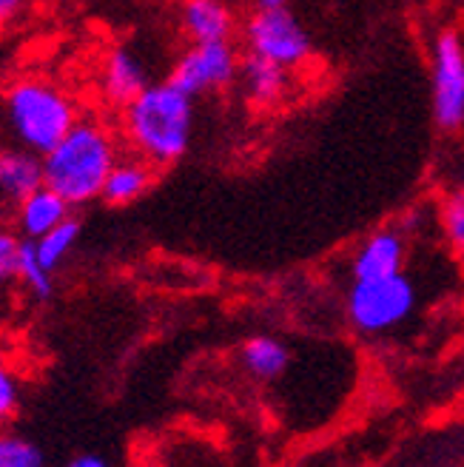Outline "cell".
Masks as SVG:
<instances>
[{"instance_id": "1", "label": "cell", "mask_w": 464, "mask_h": 467, "mask_svg": "<svg viewBox=\"0 0 464 467\" xmlns=\"http://www.w3.org/2000/svg\"><path fill=\"white\" fill-rule=\"evenodd\" d=\"M83 117L77 98L49 75H15L0 83V146L46 154Z\"/></svg>"}, {"instance_id": "2", "label": "cell", "mask_w": 464, "mask_h": 467, "mask_svg": "<svg viewBox=\"0 0 464 467\" xmlns=\"http://www.w3.org/2000/svg\"><path fill=\"white\" fill-rule=\"evenodd\" d=\"M197 123L194 98L171 80L149 83L118 114V129L129 154L160 171L180 162L191 149Z\"/></svg>"}, {"instance_id": "3", "label": "cell", "mask_w": 464, "mask_h": 467, "mask_svg": "<svg viewBox=\"0 0 464 467\" xmlns=\"http://www.w3.org/2000/svg\"><path fill=\"white\" fill-rule=\"evenodd\" d=\"M126 154L118 123L100 114H83L55 149L43 154L46 185L68 205H86L103 197V185Z\"/></svg>"}, {"instance_id": "4", "label": "cell", "mask_w": 464, "mask_h": 467, "mask_svg": "<svg viewBox=\"0 0 464 467\" xmlns=\"http://www.w3.org/2000/svg\"><path fill=\"white\" fill-rule=\"evenodd\" d=\"M345 311L359 334H387L416 311V283L405 271L379 279H354L345 296Z\"/></svg>"}, {"instance_id": "5", "label": "cell", "mask_w": 464, "mask_h": 467, "mask_svg": "<svg viewBox=\"0 0 464 467\" xmlns=\"http://www.w3.org/2000/svg\"><path fill=\"white\" fill-rule=\"evenodd\" d=\"M245 55H257L291 72H299L314 57V40L299 17L285 9H253L242 23Z\"/></svg>"}, {"instance_id": "6", "label": "cell", "mask_w": 464, "mask_h": 467, "mask_svg": "<svg viewBox=\"0 0 464 467\" xmlns=\"http://www.w3.org/2000/svg\"><path fill=\"white\" fill-rule=\"evenodd\" d=\"M430 109L442 131L464 126V40L442 29L430 43Z\"/></svg>"}, {"instance_id": "7", "label": "cell", "mask_w": 464, "mask_h": 467, "mask_svg": "<svg viewBox=\"0 0 464 467\" xmlns=\"http://www.w3.org/2000/svg\"><path fill=\"white\" fill-rule=\"evenodd\" d=\"M240 63L242 55L234 49V43H189L174 66L169 80L180 86L185 95L205 98L211 91H222L240 80Z\"/></svg>"}, {"instance_id": "8", "label": "cell", "mask_w": 464, "mask_h": 467, "mask_svg": "<svg viewBox=\"0 0 464 467\" xmlns=\"http://www.w3.org/2000/svg\"><path fill=\"white\" fill-rule=\"evenodd\" d=\"M149 83V66L131 46H111L98 66V95L114 111L129 106Z\"/></svg>"}, {"instance_id": "9", "label": "cell", "mask_w": 464, "mask_h": 467, "mask_svg": "<svg viewBox=\"0 0 464 467\" xmlns=\"http://www.w3.org/2000/svg\"><path fill=\"white\" fill-rule=\"evenodd\" d=\"M177 26L185 43H225L237 32V15L228 0H180Z\"/></svg>"}, {"instance_id": "10", "label": "cell", "mask_w": 464, "mask_h": 467, "mask_svg": "<svg viewBox=\"0 0 464 467\" xmlns=\"http://www.w3.org/2000/svg\"><path fill=\"white\" fill-rule=\"evenodd\" d=\"M407 243L399 228H379L354 251L351 276L354 279H379L405 271Z\"/></svg>"}, {"instance_id": "11", "label": "cell", "mask_w": 464, "mask_h": 467, "mask_svg": "<svg viewBox=\"0 0 464 467\" xmlns=\"http://www.w3.org/2000/svg\"><path fill=\"white\" fill-rule=\"evenodd\" d=\"M237 83L242 88L245 100L253 109H273L291 95L294 72L271 63V60H263L257 55H242Z\"/></svg>"}, {"instance_id": "12", "label": "cell", "mask_w": 464, "mask_h": 467, "mask_svg": "<svg viewBox=\"0 0 464 467\" xmlns=\"http://www.w3.org/2000/svg\"><path fill=\"white\" fill-rule=\"evenodd\" d=\"M15 214V228L23 240H40L43 234H49L60 223L72 217V205H68L55 189L43 185V189L32 192L29 197H23L17 205H12Z\"/></svg>"}, {"instance_id": "13", "label": "cell", "mask_w": 464, "mask_h": 467, "mask_svg": "<svg viewBox=\"0 0 464 467\" xmlns=\"http://www.w3.org/2000/svg\"><path fill=\"white\" fill-rule=\"evenodd\" d=\"M43 157L26 149L0 146V202L17 205L23 197L43 189Z\"/></svg>"}, {"instance_id": "14", "label": "cell", "mask_w": 464, "mask_h": 467, "mask_svg": "<svg viewBox=\"0 0 464 467\" xmlns=\"http://www.w3.org/2000/svg\"><path fill=\"white\" fill-rule=\"evenodd\" d=\"M154 177H157V169L151 166V162L126 151L118 160V166L111 169L100 200H106L108 205H129L134 200H140L151 189Z\"/></svg>"}, {"instance_id": "15", "label": "cell", "mask_w": 464, "mask_h": 467, "mask_svg": "<svg viewBox=\"0 0 464 467\" xmlns=\"http://www.w3.org/2000/svg\"><path fill=\"white\" fill-rule=\"evenodd\" d=\"M240 359L248 368L251 377H257L263 382H271V379L280 377V373H285V368L291 362V354H288V348L280 339H273V337H253V339H248L242 345Z\"/></svg>"}, {"instance_id": "16", "label": "cell", "mask_w": 464, "mask_h": 467, "mask_svg": "<svg viewBox=\"0 0 464 467\" xmlns=\"http://www.w3.org/2000/svg\"><path fill=\"white\" fill-rule=\"evenodd\" d=\"M77 237H80V223L75 217H68L66 223H60L57 228H52L49 234H43L40 240H35V248H37V256L40 263L55 274V268L66 260L72 248L77 245Z\"/></svg>"}, {"instance_id": "17", "label": "cell", "mask_w": 464, "mask_h": 467, "mask_svg": "<svg viewBox=\"0 0 464 467\" xmlns=\"http://www.w3.org/2000/svg\"><path fill=\"white\" fill-rule=\"evenodd\" d=\"M438 223H442V234H445L448 245L464 260V180L456 182L442 197V205H438Z\"/></svg>"}, {"instance_id": "18", "label": "cell", "mask_w": 464, "mask_h": 467, "mask_svg": "<svg viewBox=\"0 0 464 467\" xmlns=\"http://www.w3.org/2000/svg\"><path fill=\"white\" fill-rule=\"evenodd\" d=\"M20 285L26 288L37 302L52 296V271L40 263L37 248L32 240H23V251H20Z\"/></svg>"}, {"instance_id": "19", "label": "cell", "mask_w": 464, "mask_h": 467, "mask_svg": "<svg viewBox=\"0 0 464 467\" xmlns=\"http://www.w3.org/2000/svg\"><path fill=\"white\" fill-rule=\"evenodd\" d=\"M0 467H43V453L29 439L0 433Z\"/></svg>"}, {"instance_id": "20", "label": "cell", "mask_w": 464, "mask_h": 467, "mask_svg": "<svg viewBox=\"0 0 464 467\" xmlns=\"http://www.w3.org/2000/svg\"><path fill=\"white\" fill-rule=\"evenodd\" d=\"M20 251H23L20 234L0 225V288L20 283Z\"/></svg>"}, {"instance_id": "21", "label": "cell", "mask_w": 464, "mask_h": 467, "mask_svg": "<svg viewBox=\"0 0 464 467\" xmlns=\"http://www.w3.org/2000/svg\"><path fill=\"white\" fill-rule=\"evenodd\" d=\"M17 400H20V393H17V382L12 377V370L6 368V362L0 359V422L4 419H9L17 408Z\"/></svg>"}, {"instance_id": "22", "label": "cell", "mask_w": 464, "mask_h": 467, "mask_svg": "<svg viewBox=\"0 0 464 467\" xmlns=\"http://www.w3.org/2000/svg\"><path fill=\"white\" fill-rule=\"evenodd\" d=\"M35 0H0V35L15 29L17 23L29 15Z\"/></svg>"}, {"instance_id": "23", "label": "cell", "mask_w": 464, "mask_h": 467, "mask_svg": "<svg viewBox=\"0 0 464 467\" xmlns=\"http://www.w3.org/2000/svg\"><path fill=\"white\" fill-rule=\"evenodd\" d=\"M68 467H108V462L106 459H100V456H91V453H86V456H77L72 464Z\"/></svg>"}, {"instance_id": "24", "label": "cell", "mask_w": 464, "mask_h": 467, "mask_svg": "<svg viewBox=\"0 0 464 467\" xmlns=\"http://www.w3.org/2000/svg\"><path fill=\"white\" fill-rule=\"evenodd\" d=\"M291 0H257V9H285Z\"/></svg>"}, {"instance_id": "25", "label": "cell", "mask_w": 464, "mask_h": 467, "mask_svg": "<svg viewBox=\"0 0 464 467\" xmlns=\"http://www.w3.org/2000/svg\"><path fill=\"white\" fill-rule=\"evenodd\" d=\"M0 205H4V202H0Z\"/></svg>"}]
</instances>
